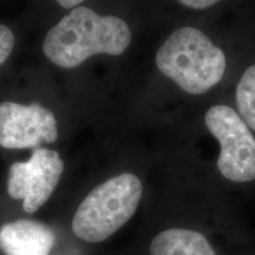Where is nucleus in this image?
<instances>
[{
	"instance_id": "423d86ee",
	"label": "nucleus",
	"mask_w": 255,
	"mask_h": 255,
	"mask_svg": "<svg viewBox=\"0 0 255 255\" xmlns=\"http://www.w3.org/2000/svg\"><path fill=\"white\" fill-rule=\"evenodd\" d=\"M58 138L55 115L39 103H0V145L5 149L38 148Z\"/></svg>"
},
{
	"instance_id": "39448f33",
	"label": "nucleus",
	"mask_w": 255,
	"mask_h": 255,
	"mask_svg": "<svg viewBox=\"0 0 255 255\" xmlns=\"http://www.w3.org/2000/svg\"><path fill=\"white\" fill-rule=\"evenodd\" d=\"M64 173V162L56 150L36 148L26 162L9 167L7 193L13 200L23 201V209L34 214L52 196Z\"/></svg>"
},
{
	"instance_id": "f8f14e48",
	"label": "nucleus",
	"mask_w": 255,
	"mask_h": 255,
	"mask_svg": "<svg viewBox=\"0 0 255 255\" xmlns=\"http://www.w3.org/2000/svg\"><path fill=\"white\" fill-rule=\"evenodd\" d=\"M56 1L60 6H63L64 8H75L76 6L78 7V5L82 4L83 1H85V0H56Z\"/></svg>"
},
{
	"instance_id": "f257e3e1",
	"label": "nucleus",
	"mask_w": 255,
	"mask_h": 255,
	"mask_svg": "<svg viewBox=\"0 0 255 255\" xmlns=\"http://www.w3.org/2000/svg\"><path fill=\"white\" fill-rule=\"evenodd\" d=\"M130 43L131 31L123 19L78 6L50 28L43 52L55 65L73 69L101 53L122 55Z\"/></svg>"
},
{
	"instance_id": "1a4fd4ad",
	"label": "nucleus",
	"mask_w": 255,
	"mask_h": 255,
	"mask_svg": "<svg viewBox=\"0 0 255 255\" xmlns=\"http://www.w3.org/2000/svg\"><path fill=\"white\" fill-rule=\"evenodd\" d=\"M239 115L255 131V64L242 73L235 91Z\"/></svg>"
},
{
	"instance_id": "9d476101",
	"label": "nucleus",
	"mask_w": 255,
	"mask_h": 255,
	"mask_svg": "<svg viewBox=\"0 0 255 255\" xmlns=\"http://www.w3.org/2000/svg\"><path fill=\"white\" fill-rule=\"evenodd\" d=\"M14 47V34L11 28L0 24V65H2Z\"/></svg>"
},
{
	"instance_id": "20e7f679",
	"label": "nucleus",
	"mask_w": 255,
	"mask_h": 255,
	"mask_svg": "<svg viewBox=\"0 0 255 255\" xmlns=\"http://www.w3.org/2000/svg\"><path fill=\"white\" fill-rule=\"evenodd\" d=\"M205 123L219 142L216 168L221 176L233 183L255 181V136L239 113L228 105H213Z\"/></svg>"
},
{
	"instance_id": "6e6552de",
	"label": "nucleus",
	"mask_w": 255,
	"mask_h": 255,
	"mask_svg": "<svg viewBox=\"0 0 255 255\" xmlns=\"http://www.w3.org/2000/svg\"><path fill=\"white\" fill-rule=\"evenodd\" d=\"M149 255H218L205 233L188 227H170L156 233Z\"/></svg>"
},
{
	"instance_id": "9b49d317",
	"label": "nucleus",
	"mask_w": 255,
	"mask_h": 255,
	"mask_svg": "<svg viewBox=\"0 0 255 255\" xmlns=\"http://www.w3.org/2000/svg\"><path fill=\"white\" fill-rule=\"evenodd\" d=\"M177 1L183 6H186V7L194 9H203L218 4L221 0H177Z\"/></svg>"
},
{
	"instance_id": "0eeeda50",
	"label": "nucleus",
	"mask_w": 255,
	"mask_h": 255,
	"mask_svg": "<svg viewBox=\"0 0 255 255\" xmlns=\"http://www.w3.org/2000/svg\"><path fill=\"white\" fill-rule=\"evenodd\" d=\"M56 233L46 223L18 219L0 227V251L4 255H50Z\"/></svg>"
},
{
	"instance_id": "7ed1b4c3",
	"label": "nucleus",
	"mask_w": 255,
	"mask_h": 255,
	"mask_svg": "<svg viewBox=\"0 0 255 255\" xmlns=\"http://www.w3.org/2000/svg\"><path fill=\"white\" fill-rule=\"evenodd\" d=\"M143 186L138 176L123 173L92 189L78 206L71 231L88 244H101L129 222L138 209Z\"/></svg>"
},
{
	"instance_id": "f03ea898",
	"label": "nucleus",
	"mask_w": 255,
	"mask_h": 255,
	"mask_svg": "<svg viewBox=\"0 0 255 255\" xmlns=\"http://www.w3.org/2000/svg\"><path fill=\"white\" fill-rule=\"evenodd\" d=\"M165 77L190 95H202L219 84L227 68L225 52L199 28L175 30L156 52Z\"/></svg>"
}]
</instances>
